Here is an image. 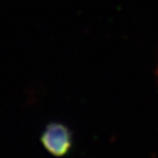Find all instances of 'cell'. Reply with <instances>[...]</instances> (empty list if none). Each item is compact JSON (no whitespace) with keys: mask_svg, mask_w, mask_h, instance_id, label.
Here are the masks:
<instances>
[{"mask_svg":"<svg viewBox=\"0 0 158 158\" xmlns=\"http://www.w3.org/2000/svg\"><path fill=\"white\" fill-rule=\"evenodd\" d=\"M41 143L52 156H64L72 144L71 131L62 123H50L41 135Z\"/></svg>","mask_w":158,"mask_h":158,"instance_id":"6da1fadb","label":"cell"}]
</instances>
